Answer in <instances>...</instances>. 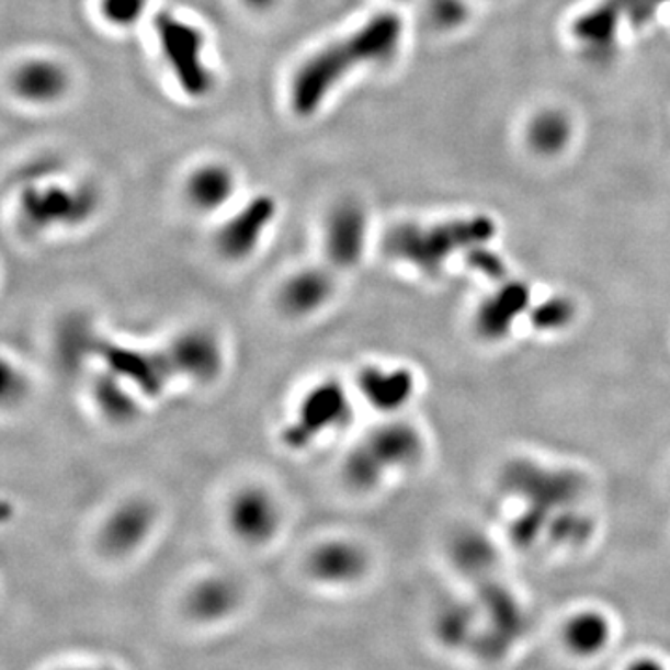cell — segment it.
I'll use <instances>...</instances> for the list:
<instances>
[{
	"label": "cell",
	"instance_id": "obj_1",
	"mask_svg": "<svg viewBox=\"0 0 670 670\" xmlns=\"http://www.w3.org/2000/svg\"><path fill=\"white\" fill-rule=\"evenodd\" d=\"M402 36V19L394 12H382L349 36L319 50L296 71L291 84L293 111L302 117L315 114L351 71L391 58L399 50Z\"/></svg>",
	"mask_w": 670,
	"mask_h": 670
},
{
	"label": "cell",
	"instance_id": "obj_2",
	"mask_svg": "<svg viewBox=\"0 0 670 670\" xmlns=\"http://www.w3.org/2000/svg\"><path fill=\"white\" fill-rule=\"evenodd\" d=\"M498 234V224L486 215L462 216L423 224L400 222L389 229L382 248L386 258L424 277H438L451 259L486 247Z\"/></svg>",
	"mask_w": 670,
	"mask_h": 670
},
{
	"label": "cell",
	"instance_id": "obj_3",
	"mask_svg": "<svg viewBox=\"0 0 670 670\" xmlns=\"http://www.w3.org/2000/svg\"><path fill=\"white\" fill-rule=\"evenodd\" d=\"M423 432L406 419L388 418L365 432L341 461L344 488L357 496L378 492L395 474H405L423 461Z\"/></svg>",
	"mask_w": 670,
	"mask_h": 670
},
{
	"label": "cell",
	"instance_id": "obj_4",
	"mask_svg": "<svg viewBox=\"0 0 670 670\" xmlns=\"http://www.w3.org/2000/svg\"><path fill=\"white\" fill-rule=\"evenodd\" d=\"M503 486L523 509L512 523V541L530 547L546 535L557 512L576 507L587 490L583 475L570 468H549L533 461H514L503 472Z\"/></svg>",
	"mask_w": 670,
	"mask_h": 670
},
{
	"label": "cell",
	"instance_id": "obj_5",
	"mask_svg": "<svg viewBox=\"0 0 670 670\" xmlns=\"http://www.w3.org/2000/svg\"><path fill=\"white\" fill-rule=\"evenodd\" d=\"M356 399L352 384L339 376L315 381L298 395L289 418L277 431L280 445L293 455H300L343 432L354 419Z\"/></svg>",
	"mask_w": 670,
	"mask_h": 670
},
{
	"label": "cell",
	"instance_id": "obj_6",
	"mask_svg": "<svg viewBox=\"0 0 670 670\" xmlns=\"http://www.w3.org/2000/svg\"><path fill=\"white\" fill-rule=\"evenodd\" d=\"M90 343V351L98 360L99 367L111 371L112 375L129 384L146 400L159 399L173 382H181L164 343L160 347H141L99 336H93Z\"/></svg>",
	"mask_w": 670,
	"mask_h": 670
},
{
	"label": "cell",
	"instance_id": "obj_7",
	"mask_svg": "<svg viewBox=\"0 0 670 670\" xmlns=\"http://www.w3.org/2000/svg\"><path fill=\"white\" fill-rule=\"evenodd\" d=\"M224 525L240 546L250 549L271 546L285 525L282 498L271 486L258 480L242 482L224 503Z\"/></svg>",
	"mask_w": 670,
	"mask_h": 670
},
{
	"label": "cell",
	"instance_id": "obj_8",
	"mask_svg": "<svg viewBox=\"0 0 670 670\" xmlns=\"http://www.w3.org/2000/svg\"><path fill=\"white\" fill-rule=\"evenodd\" d=\"M160 507L146 493L117 499L95 531L99 554L109 560L133 559L159 530Z\"/></svg>",
	"mask_w": 670,
	"mask_h": 670
},
{
	"label": "cell",
	"instance_id": "obj_9",
	"mask_svg": "<svg viewBox=\"0 0 670 670\" xmlns=\"http://www.w3.org/2000/svg\"><path fill=\"white\" fill-rule=\"evenodd\" d=\"M155 32L160 50L183 92L192 98L207 95L213 88V75L203 63L205 37L202 31L183 19L164 12L155 19Z\"/></svg>",
	"mask_w": 670,
	"mask_h": 670
},
{
	"label": "cell",
	"instance_id": "obj_10",
	"mask_svg": "<svg viewBox=\"0 0 670 670\" xmlns=\"http://www.w3.org/2000/svg\"><path fill=\"white\" fill-rule=\"evenodd\" d=\"M373 557L354 536L332 535L315 542L304 557V572L311 583L330 591L352 589L367 578Z\"/></svg>",
	"mask_w": 670,
	"mask_h": 670
},
{
	"label": "cell",
	"instance_id": "obj_11",
	"mask_svg": "<svg viewBox=\"0 0 670 670\" xmlns=\"http://www.w3.org/2000/svg\"><path fill=\"white\" fill-rule=\"evenodd\" d=\"M338 271L328 263L306 265L289 272L277 283L274 306L283 319L308 322L325 314L341 291Z\"/></svg>",
	"mask_w": 670,
	"mask_h": 670
},
{
	"label": "cell",
	"instance_id": "obj_12",
	"mask_svg": "<svg viewBox=\"0 0 670 670\" xmlns=\"http://www.w3.org/2000/svg\"><path fill=\"white\" fill-rule=\"evenodd\" d=\"M98 196L88 189L64 185L29 186L19 200L21 222L32 231L79 226L92 218Z\"/></svg>",
	"mask_w": 670,
	"mask_h": 670
},
{
	"label": "cell",
	"instance_id": "obj_13",
	"mask_svg": "<svg viewBox=\"0 0 670 670\" xmlns=\"http://www.w3.org/2000/svg\"><path fill=\"white\" fill-rule=\"evenodd\" d=\"M164 347L181 382L211 386L226 371V344L213 328H183L164 341Z\"/></svg>",
	"mask_w": 670,
	"mask_h": 670
},
{
	"label": "cell",
	"instance_id": "obj_14",
	"mask_svg": "<svg viewBox=\"0 0 670 670\" xmlns=\"http://www.w3.org/2000/svg\"><path fill=\"white\" fill-rule=\"evenodd\" d=\"M276 216L274 197L269 194L253 197L216 229V253L231 265L252 259L263 245Z\"/></svg>",
	"mask_w": 670,
	"mask_h": 670
},
{
	"label": "cell",
	"instance_id": "obj_15",
	"mask_svg": "<svg viewBox=\"0 0 670 670\" xmlns=\"http://www.w3.org/2000/svg\"><path fill=\"white\" fill-rule=\"evenodd\" d=\"M370 242V218L356 202H341L328 213L322 234L325 263L339 274L362 265Z\"/></svg>",
	"mask_w": 670,
	"mask_h": 670
},
{
	"label": "cell",
	"instance_id": "obj_16",
	"mask_svg": "<svg viewBox=\"0 0 670 670\" xmlns=\"http://www.w3.org/2000/svg\"><path fill=\"white\" fill-rule=\"evenodd\" d=\"M629 0H598L574 19L570 36L591 63H609L615 56L627 26Z\"/></svg>",
	"mask_w": 670,
	"mask_h": 670
},
{
	"label": "cell",
	"instance_id": "obj_17",
	"mask_svg": "<svg viewBox=\"0 0 670 670\" xmlns=\"http://www.w3.org/2000/svg\"><path fill=\"white\" fill-rule=\"evenodd\" d=\"M352 388L375 412L397 418L418 394V376L405 365L367 363L356 371Z\"/></svg>",
	"mask_w": 670,
	"mask_h": 670
},
{
	"label": "cell",
	"instance_id": "obj_18",
	"mask_svg": "<svg viewBox=\"0 0 670 670\" xmlns=\"http://www.w3.org/2000/svg\"><path fill=\"white\" fill-rule=\"evenodd\" d=\"M245 591L239 579L224 572L205 574L194 579L183 594V611L200 626L229 621L239 611Z\"/></svg>",
	"mask_w": 670,
	"mask_h": 670
},
{
	"label": "cell",
	"instance_id": "obj_19",
	"mask_svg": "<svg viewBox=\"0 0 670 670\" xmlns=\"http://www.w3.org/2000/svg\"><path fill=\"white\" fill-rule=\"evenodd\" d=\"M616 624L602 607H579L560 622L559 645L574 661L602 658L615 643Z\"/></svg>",
	"mask_w": 670,
	"mask_h": 670
},
{
	"label": "cell",
	"instance_id": "obj_20",
	"mask_svg": "<svg viewBox=\"0 0 670 670\" xmlns=\"http://www.w3.org/2000/svg\"><path fill=\"white\" fill-rule=\"evenodd\" d=\"M531 287L525 282L507 280L499 283L475 311L474 327L486 341H501L512 332L516 320L530 314Z\"/></svg>",
	"mask_w": 670,
	"mask_h": 670
},
{
	"label": "cell",
	"instance_id": "obj_21",
	"mask_svg": "<svg viewBox=\"0 0 670 670\" xmlns=\"http://www.w3.org/2000/svg\"><path fill=\"white\" fill-rule=\"evenodd\" d=\"M90 400L99 416L114 427L136 423L148 402L129 384L103 367L90 381Z\"/></svg>",
	"mask_w": 670,
	"mask_h": 670
},
{
	"label": "cell",
	"instance_id": "obj_22",
	"mask_svg": "<svg viewBox=\"0 0 670 670\" xmlns=\"http://www.w3.org/2000/svg\"><path fill=\"white\" fill-rule=\"evenodd\" d=\"M574 140V122L560 109H542L525 125V144L542 159L565 154Z\"/></svg>",
	"mask_w": 670,
	"mask_h": 670
},
{
	"label": "cell",
	"instance_id": "obj_23",
	"mask_svg": "<svg viewBox=\"0 0 670 670\" xmlns=\"http://www.w3.org/2000/svg\"><path fill=\"white\" fill-rule=\"evenodd\" d=\"M13 88L21 98L32 103H49L60 98L68 88V75L58 64L32 60L13 75Z\"/></svg>",
	"mask_w": 670,
	"mask_h": 670
},
{
	"label": "cell",
	"instance_id": "obj_24",
	"mask_svg": "<svg viewBox=\"0 0 670 670\" xmlns=\"http://www.w3.org/2000/svg\"><path fill=\"white\" fill-rule=\"evenodd\" d=\"M235 178L231 170L222 164H209L197 172L186 183L189 202L202 213H215L228 205L234 197Z\"/></svg>",
	"mask_w": 670,
	"mask_h": 670
},
{
	"label": "cell",
	"instance_id": "obj_25",
	"mask_svg": "<svg viewBox=\"0 0 670 670\" xmlns=\"http://www.w3.org/2000/svg\"><path fill=\"white\" fill-rule=\"evenodd\" d=\"M451 559L464 572L480 574L493 566L496 552L479 531H461L451 542Z\"/></svg>",
	"mask_w": 670,
	"mask_h": 670
},
{
	"label": "cell",
	"instance_id": "obj_26",
	"mask_svg": "<svg viewBox=\"0 0 670 670\" xmlns=\"http://www.w3.org/2000/svg\"><path fill=\"white\" fill-rule=\"evenodd\" d=\"M531 327L538 332H560L572 325L578 317V306L572 296H547L546 300L538 302L530 309Z\"/></svg>",
	"mask_w": 670,
	"mask_h": 670
},
{
	"label": "cell",
	"instance_id": "obj_27",
	"mask_svg": "<svg viewBox=\"0 0 670 670\" xmlns=\"http://www.w3.org/2000/svg\"><path fill=\"white\" fill-rule=\"evenodd\" d=\"M148 0H101V10L106 21L114 25L129 26L146 12Z\"/></svg>",
	"mask_w": 670,
	"mask_h": 670
},
{
	"label": "cell",
	"instance_id": "obj_28",
	"mask_svg": "<svg viewBox=\"0 0 670 670\" xmlns=\"http://www.w3.org/2000/svg\"><path fill=\"white\" fill-rule=\"evenodd\" d=\"M468 255V265L475 271H479L485 276L492 277L496 282H501L507 276V266L503 259L499 258L498 253L490 252L488 248H475Z\"/></svg>",
	"mask_w": 670,
	"mask_h": 670
},
{
	"label": "cell",
	"instance_id": "obj_29",
	"mask_svg": "<svg viewBox=\"0 0 670 670\" xmlns=\"http://www.w3.org/2000/svg\"><path fill=\"white\" fill-rule=\"evenodd\" d=\"M432 15L442 26H455L466 19L468 12L461 0H436Z\"/></svg>",
	"mask_w": 670,
	"mask_h": 670
},
{
	"label": "cell",
	"instance_id": "obj_30",
	"mask_svg": "<svg viewBox=\"0 0 670 670\" xmlns=\"http://www.w3.org/2000/svg\"><path fill=\"white\" fill-rule=\"evenodd\" d=\"M621 670H670V667L658 654L643 652L627 659Z\"/></svg>",
	"mask_w": 670,
	"mask_h": 670
},
{
	"label": "cell",
	"instance_id": "obj_31",
	"mask_svg": "<svg viewBox=\"0 0 670 670\" xmlns=\"http://www.w3.org/2000/svg\"><path fill=\"white\" fill-rule=\"evenodd\" d=\"M53 670H117L116 667L105 663H71L56 667Z\"/></svg>",
	"mask_w": 670,
	"mask_h": 670
},
{
	"label": "cell",
	"instance_id": "obj_32",
	"mask_svg": "<svg viewBox=\"0 0 670 670\" xmlns=\"http://www.w3.org/2000/svg\"><path fill=\"white\" fill-rule=\"evenodd\" d=\"M245 2H247L248 7L258 8V10H261V8L272 7L276 0H245Z\"/></svg>",
	"mask_w": 670,
	"mask_h": 670
}]
</instances>
